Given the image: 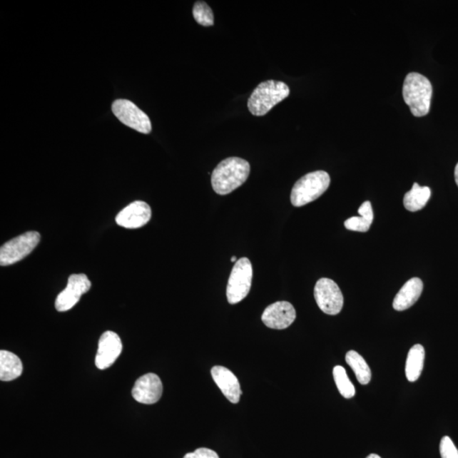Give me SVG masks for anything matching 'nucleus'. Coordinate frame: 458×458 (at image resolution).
I'll return each mask as SVG.
<instances>
[{
  "label": "nucleus",
  "mask_w": 458,
  "mask_h": 458,
  "mask_svg": "<svg viewBox=\"0 0 458 458\" xmlns=\"http://www.w3.org/2000/svg\"><path fill=\"white\" fill-rule=\"evenodd\" d=\"M231 262H233V263H235V262H237V258H236L235 257H233V258H231Z\"/></svg>",
  "instance_id": "nucleus-28"
},
{
  "label": "nucleus",
  "mask_w": 458,
  "mask_h": 458,
  "mask_svg": "<svg viewBox=\"0 0 458 458\" xmlns=\"http://www.w3.org/2000/svg\"><path fill=\"white\" fill-rule=\"evenodd\" d=\"M425 351L423 345H413L408 352L406 362V376L408 381L415 382L419 379L423 371Z\"/></svg>",
  "instance_id": "nucleus-17"
},
{
  "label": "nucleus",
  "mask_w": 458,
  "mask_h": 458,
  "mask_svg": "<svg viewBox=\"0 0 458 458\" xmlns=\"http://www.w3.org/2000/svg\"><path fill=\"white\" fill-rule=\"evenodd\" d=\"M183 458H219L218 453L208 448H199L194 452L187 453Z\"/></svg>",
  "instance_id": "nucleus-24"
},
{
  "label": "nucleus",
  "mask_w": 458,
  "mask_h": 458,
  "mask_svg": "<svg viewBox=\"0 0 458 458\" xmlns=\"http://www.w3.org/2000/svg\"><path fill=\"white\" fill-rule=\"evenodd\" d=\"M253 265L248 258L238 260L231 272L227 286L228 302L235 305L249 294L253 282Z\"/></svg>",
  "instance_id": "nucleus-5"
},
{
  "label": "nucleus",
  "mask_w": 458,
  "mask_h": 458,
  "mask_svg": "<svg viewBox=\"0 0 458 458\" xmlns=\"http://www.w3.org/2000/svg\"><path fill=\"white\" fill-rule=\"evenodd\" d=\"M91 282L87 275H73L68 278L66 288L58 295L56 308L58 312H66L80 300L81 296L91 288Z\"/></svg>",
  "instance_id": "nucleus-9"
},
{
  "label": "nucleus",
  "mask_w": 458,
  "mask_h": 458,
  "mask_svg": "<svg viewBox=\"0 0 458 458\" xmlns=\"http://www.w3.org/2000/svg\"><path fill=\"white\" fill-rule=\"evenodd\" d=\"M442 458H458V450L449 437H444L439 444Z\"/></svg>",
  "instance_id": "nucleus-23"
},
{
  "label": "nucleus",
  "mask_w": 458,
  "mask_h": 458,
  "mask_svg": "<svg viewBox=\"0 0 458 458\" xmlns=\"http://www.w3.org/2000/svg\"><path fill=\"white\" fill-rule=\"evenodd\" d=\"M345 361L352 367L359 383L362 385L370 383L372 377L371 370L365 359L360 354L355 351H350L345 356Z\"/></svg>",
  "instance_id": "nucleus-19"
},
{
  "label": "nucleus",
  "mask_w": 458,
  "mask_h": 458,
  "mask_svg": "<svg viewBox=\"0 0 458 458\" xmlns=\"http://www.w3.org/2000/svg\"><path fill=\"white\" fill-rule=\"evenodd\" d=\"M402 93L413 116L421 118L428 115L433 88L427 78L417 73L408 74L404 81Z\"/></svg>",
  "instance_id": "nucleus-2"
},
{
  "label": "nucleus",
  "mask_w": 458,
  "mask_h": 458,
  "mask_svg": "<svg viewBox=\"0 0 458 458\" xmlns=\"http://www.w3.org/2000/svg\"><path fill=\"white\" fill-rule=\"evenodd\" d=\"M423 289V281L419 278H411L402 286L395 297L394 309L396 311L402 312L412 307L419 299Z\"/></svg>",
  "instance_id": "nucleus-15"
},
{
  "label": "nucleus",
  "mask_w": 458,
  "mask_h": 458,
  "mask_svg": "<svg viewBox=\"0 0 458 458\" xmlns=\"http://www.w3.org/2000/svg\"><path fill=\"white\" fill-rule=\"evenodd\" d=\"M288 85L280 81L268 80L254 89L248 100L250 113L262 116L270 111L278 103L290 96Z\"/></svg>",
  "instance_id": "nucleus-3"
},
{
  "label": "nucleus",
  "mask_w": 458,
  "mask_h": 458,
  "mask_svg": "<svg viewBox=\"0 0 458 458\" xmlns=\"http://www.w3.org/2000/svg\"><path fill=\"white\" fill-rule=\"evenodd\" d=\"M454 174H455L456 183H457V185L458 186V163L456 166Z\"/></svg>",
  "instance_id": "nucleus-26"
},
{
  "label": "nucleus",
  "mask_w": 458,
  "mask_h": 458,
  "mask_svg": "<svg viewBox=\"0 0 458 458\" xmlns=\"http://www.w3.org/2000/svg\"><path fill=\"white\" fill-rule=\"evenodd\" d=\"M431 196L429 187H422L419 183L413 184L412 190L406 193L404 196V206L409 212H417L424 208Z\"/></svg>",
  "instance_id": "nucleus-18"
},
{
  "label": "nucleus",
  "mask_w": 458,
  "mask_h": 458,
  "mask_svg": "<svg viewBox=\"0 0 458 458\" xmlns=\"http://www.w3.org/2000/svg\"><path fill=\"white\" fill-rule=\"evenodd\" d=\"M314 297L322 312L329 315H337L344 305V297L339 286L330 278H322L314 288Z\"/></svg>",
  "instance_id": "nucleus-7"
},
{
  "label": "nucleus",
  "mask_w": 458,
  "mask_h": 458,
  "mask_svg": "<svg viewBox=\"0 0 458 458\" xmlns=\"http://www.w3.org/2000/svg\"><path fill=\"white\" fill-rule=\"evenodd\" d=\"M151 218V206L141 200L126 206L116 215V222L125 228H139L146 225Z\"/></svg>",
  "instance_id": "nucleus-13"
},
{
  "label": "nucleus",
  "mask_w": 458,
  "mask_h": 458,
  "mask_svg": "<svg viewBox=\"0 0 458 458\" xmlns=\"http://www.w3.org/2000/svg\"><path fill=\"white\" fill-rule=\"evenodd\" d=\"M345 227L348 230L365 233L370 230L371 223L362 217H352L345 222Z\"/></svg>",
  "instance_id": "nucleus-22"
},
{
  "label": "nucleus",
  "mask_w": 458,
  "mask_h": 458,
  "mask_svg": "<svg viewBox=\"0 0 458 458\" xmlns=\"http://www.w3.org/2000/svg\"><path fill=\"white\" fill-rule=\"evenodd\" d=\"M210 372L215 383L228 401L235 404L239 402L242 390L237 377L227 367L222 366H215Z\"/></svg>",
  "instance_id": "nucleus-14"
},
{
  "label": "nucleus",
  "mask_w": 458,
  "mask_h": 458,
  "mask_svg": "<svg viewBox=\"0 0 458 458\" xmlns=\"http://www.w3.org/2000/svg\"><path fill=\"white\" fill-rule=\"evenodd\" d=\"M112 111L128 127L141 133L151 132V123L145 112L139 109L133 102L127 100H118L112 104Z\"/></svg>",
  "instance_id": "nucleus-8"
},
{
  "label": "nucleus",
  "mask_w": 458,
  "mask_h": 458,
  "mask_svg": "<svg viewBox=\"0 0 458 458\" xmlns=\"http://www.w3.org/2000/svg\"><path fill=\"white\" fill-rule=\"evenodd\" d=\"M123 343L115 332L106 331L98 341V348L96 357V365L98 370H104L114 365L122 353Z\"/></svg>",
  "instance_id": "nucleus-10"
},
{
  "label": "nucleus",
  "mask_w": 458,
  "mask_h": 458,
  "mask_svg": "<svg viewBox=\"0 0 458 458\" xmlns=\"http://www.w3.org/2000/svg\"><path fill=\"white\" fill-rule=\"evenodd\" d=\"M295 318V309L288 302H278L269 305L262 316L264 325L273 330L287 329Z\"/></svg>",
  "instance_id": "nucleus-12"
},
{
  "label": "nucleus",
  "mask_w": 458,
  "mask_h": 458,
  "mask_svg": "<svg viewBox=\"0 0 458 458\" xmlns=\"http://www.w3.org/2000/svg\"><path fill=\"white\" fill-rule=\"evenodd\" d=\"M367 458H381L379 455L377 454H370Z\"/></svg>",
  "instance_id": "nucleus-27"
},
{
  "label": "nucleus",
  "mask_w": 458,
  "mask_h": 458,
  "mask_svg": "<svg viewBox=\"0 0 458 458\" xmlns=\"http://www.w3.org/2000/svg\"><path fill=\"white\" fill-rule=\"evenodd\" d=\"M358 213L360 217L367 220L371 224L374 221V212H372V205L370 201H365L358 209Z\"/></svg>",
  "instance_id": "nucleus-25"
},
{
  "label": "nucleus",
  "mask_w": 458,
  "mask_h": 458,
  "mask_svg": "<svg viewBox=\"0 0 458 458\" xmlns=\"http://www.w3.org/2000/svg\"><path fill=\"white\" fill-rule=\"evenodd\" d=\"M193 16L195 20L201 26H210L214 25V15L208 4L204 1H197L193 8Z\"/></svg>",
  "instance_id": "nucleus-21"
},
{
  "label": "nucleus",
  "mask_w": 458,
  "mask_h": 458,
  "mask_svg": "<svg viewBox=\"0 0 458 458\" xmlns=\"http://www.w3.org/2000/svg\"><path fill=\"white\" fill-rule=\"evenodd\" d=\"M163 386L158 375L147 374L138 379L134 384L132 396L139 403H156L163 396Z\"/></svg>",
  "instance_id": "nucleus-11"
},
{
  "label": "nucleus",
  "mask_w": 458,
  "mask_h": 458,
  "mask_svg": "<svg viewBox=\"0 0 458 458\" xmlns=\"http://www.w3.org/2000/svg\"><path fill=\"white\" fill-rule=\"evenodd\" d=\"M40 241L39 233L30 231L6 242L0 249V265L10 266L24 259Z\"/></svg>",
  "instance_id": "nucleus-6"
},
{
  "label": "nucleus",
  "mask_w": 458,
  "mask_h": 458,
  "mask_svg": "<svg viewBox=\"0 0 458 458\" xmlns=\"http://www.w3.org/2000/svg\"><path fill=\"white\" fill-rule=\"evenodd\" d=\"M334 380L341 396L347 399H351L355 396L356 390L351 380L345 371L341 366H336L333 370Z\"/></svg>",
  "instance_id": "nucleus-20"
},
{
  "label": "nucleus",
  "mask_w": 458,
  "mask_h": 458,
  "mask_svg": "<svg viewBox=\"0 0 458 458\" xmlns=\"http://www.w3.org/2000/svg\"><path fill=\"white\" fill-rule=\"evenodd\" d=\"M22 371H24V365L16 355L7 351L0 352V380H14L19 378Z\"/></svg>",
  "instance_id": "nucleus-16"
},
{
  "label": "nucleus",
  "mask_w": 458,
  "mask_h": 458,
  "mask_svg": "<svg viewBox=\"0 0 458 458\" xmlns=\"http://www.w3.org/2000/svg\"><path fill=\"white\" fill-rule=\"evenodd\" d=\"M330 184V177L325 171H316L300 178L292 188L291 203L300 208L320 198L327 190Z\"/></svg>",
  "instance_id": "nucleus-4"
},
{
  "label": "nucleus",
  "mask_w": 458,
  "mask_h": 458,
  "mask_svg": "<svg viewBox=\"0 0 458 458\" xmlns=\"http://www.w3.org/2000/svg\"><path fill=\"white\" fill-rule=\"evenodd\" d=\"M250 172V163L240 157H229L222 161L212 175L213 190L221 195L230 194L245 183Z\"/></svg>",
  "instance_id": "nucleus-1"
}]
</instances>
